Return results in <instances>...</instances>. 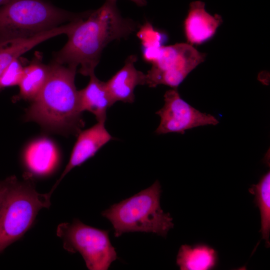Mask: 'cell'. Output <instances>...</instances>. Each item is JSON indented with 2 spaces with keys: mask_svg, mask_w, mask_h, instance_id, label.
Returning a JSON list of instances; mask_svg holds the SVG:
<instances>
[{
  "mask_svg": "<svg viewBox=\"0 0 270 270\" xmlns=\"http://www.w3.org/2000/svg\"><path fill=\"white\" fill-rule=\"evenodd\" d=\"M88 85L78 90L82 111H88L96 117L98 122L104 123L106 111L114 102L108 90L106 82L101 81L94 73L90 76Z\"/></svg>",
  "mask_w": 270,
  "mask_h": 270,
  "instance_id": "obj_13",
  "label": "cell"
},
{
  "mask_svg": "<svg viewBox=\"0 0 270 270\" xmlns=\"http://www.w3.org/2000/svg\"><path fill=\"white\" fill-rule=\"evenodd\" d=\"M216 251L205 244L182 245L178 250L176 263L181 270H208L216 266Z\"/></svg>",
  "mask_w": 270,
  "mask_h": 270,
  "instance_id": "obj_16",
  "label": "cell"
},
{
  "mask_svg": "<svg viewBox=\"0 0 270 270\" xmlns=\"http://www.w3.org/2000/svg\"><path fill=\"white\" fill-rule=\"evenodd\" d=\"M10 0H0V7L8 2Z\"/></svg>",
  "mask_w": 270,
  "mask_h": 270,
  "instance_id": "obj_21",
  "label": "cell"
},
{
  "mask_svg": "<svg viewBox=\"0 0 270 270\" xmlns=\"http://www.w3.org/2000/svg\"><path fill=\"white\" fill-rule=\"evenodd\" d=\"M137 60L134 54L128 56L124 66L106 82L108 92L114 103L118 101L134 102L135 88L138 85L146 84V74L134 67V64Z\"/></svg>",
  "mask_w": 270,
  "mask_h": 270,
  "instance_id": "obj_12",
  "label": "cell"
},
{
  "mask_svg": "<svg viewBox=\"0 0 270 270\" xmlns=\"http://www.w3.org/2000/svg\"><path fill=\"white\" fill-rule=\"evenodd\" d=\"M113 138L104 127V123L98 122L94 126L81 130L72 148L69 161L60 178L50 191L52 194L63 178L74 168L80 166L96 152Z\"/></svg>",
  "mask_w": 270,
  "mask_h": 270,
  "instance_id": "obj_9",
  "label": "cell"
},
{
  "mask_svg": "<svg viewBox=\"0 0 270 270\" xmlns=\"http://www.w3.org/2000/svg\"><path fill=\"white\" fill-rule=\"evenodd\" d=\"M51 195L38 192L29 174L0 181V253L24 236L40 209L50 207Z\"/></svg>",
  "mask_w": 270,
  "mask_h": 270,
  "instance_id": "obj_3",
  "label": "cell"
},
{
  "mask_svg": "<svg viewBox=\"0 0 270 270\" xmlns=\"http://www.w3.org/2000/svg\"><path fill=\"white\" fill-rule=\"evenodd\" d=\"M116 0H106L99 8L79 14L72 30L66 35L68 40L54 52L52 61L76 68L84 76L94 73L104 48L114 40L126 38L135 32L137 24L123 18Z\"/></svg>",
  "mask_w": 270,
  "mask_h": 270,
  "instance_id": "obj_1",
  "label": "cell"
},
{
  "mask_svg": "<svg viewBox=\"0 0 270 270\" xmlns=\"http://www.w3.org/2000/svg\"><path fill=\"white\" fill-rule=\"evenodd\" d=\"M108 233V230L89 226L77 219L72 223L60 224L56 230L64 248L70 252H79L90 270H108L118 258Z\"/></svg>",
  "mask_w": 270,
  "mask_h": 270,
  "instance_id": "obj_6",
  "label": "cell"
},
{
  "mask_svg": "<svg viewBox=\"0 0 270 270\" xmlns=\"http://www.w3.org/2000/svg\"><path fill=\"white\" fill-rule=\"evenodd\" d=\"M28 174L48 176L55 171L60 162V154L55 144L50 139L41 138L33 140L26 148L22 157Z\"/></svg>",
  "mask_w": 270,
  "mask_h": 270,
  "instance_id": "obj_11",
  "label": "cell"
},
{
  "mask_svg": "<svg viewBox=\"0 0 270 270\" xmlns=\"http://www.w3.org/2000/svg\"><path fill=\"white\" fill-rule=\"evenodd\" d=\"M130 0L133 2L137 6H143L146 4V0Z\"/></svg>",
  "mask_w": 270,
  "mask_h": 270,
  "instance_id": "obj_20",
  "label": "cell"
},
{
  "mask_svg": "<svg viewBox=\"0 0 270 270\" xmlns=\"http://www.w3.org/2000/svg\"><path fill=\"white\" fill-rule=\"evenodd\" d=\"M78 15L44 0H10L0 7V44L51 30Z\"/></svg>",
  "mask_w": 270,
  "mask_h": 270,
  "instance_id": "obj_5",
  "label": "cell"
},
{
  "mask_svg": "<svg viewBox=\"0 0 270 270\" xmlns=\"http://www.w3.org/2000/svg\"><path fill=\"white\" fill-rule=\"evenodd\" d=\"M161 192L157 180L148 188L103 211L102 214L112 223L114 236L144 232L166 236L174 223L170 214L164 213L160 207Z\"/></svg>",
  "mask_w": 270,
  "mask_h": 270,
  "instance_id": "obj_4",
  "label": "cell"
},
{
  "mask_svg": "<svg viewBox=\"0 0 270 270\" xmlns=\"http://www.w3.org/2000/svg\"><path fill=\"white\" fill-rule=\"evenodd\" d=\"M24 68L18 58L12 60L0 76V90L6 88L18 86L23 76Z\"/></svg>",
  "mask_w": 270,
  "mask_h": 270,
  "instance_id": "obj_19",
  "label": "cell"
},
{
  "mask_svg": "<svg viewBox=\"0 0 270 270\" xmlns=\"http://www.w3.org/2000/svg\"><path fill=\"white\" fill-rule=\"evenodd\" d=\"M70 30V25L64 24L30 38L15 40L0 44V76L14 60L45 40L60 34H66Z\"/></svg>",
  "mask_w": 270,
  "mask_h": 270,
  "instance_id": "obj_14",
  "label": "cell"
},
{
  "mask_svg": "<svg viewBox=\"0 0 270 270\" xmlns=\"http://www.w3.org/2000/svg\"><path fill=\"white\" fill-rule=\"evenodd\" d=\"M164 101L163 107L156 113L160 118L156 130L158 134H184L187 130L219 123L214 116L200 112L182 99L177 88L167 90L164 94Z\"/></svg>",
  "mask_w": 270,
  "mask_h": 270,
  "instance_id": "obj_8",
  "label": "cell"
},
{
  "mask_svg": "<svg viewBox=\"0 0 270 270\" xmlns=\"http://www.w3.org/2000/svg\"><path fill=\"white\" fill-rule=\"evenodd\" d=\"M137 36L141 40L142 48H158L164 46L168 38L165 34L155 30L148 22L140 28Z\"/></svg>",
  "mask_w": 270,
  "mask_h": 270,
  "instance_id": "obj_18",
  "label": "cell"
},
{
  "mask_svg": "<svg viewBox=\"0 0 270 270\" xmlns=\"http://www.w3.org/2000/svg\"><path fill=\"white\" fill-rule=\"evenodd\" d=\"M205 58V54L188 43L164 46L146 74V84L151 88L164 84L177 88Z\"/></svg>",
  "mask_w": 270,
  "mask_h": 270,
  "instance_id": "obj_7",
  "label": "cell"
},
{
  "mask_svg": "<svg viewBox=\"0 0 270 270\" xmlns=\"http://www.w3.org/2000/svg\"><path fill=\"white\" fill-rule=\"evenodd\" d=\"M44 88L26 110L24 119L46 130L64 135H78L84 122L75 86L76 68L52 61Z\"/></svg>",
  "mask_w": 270,
  "mask_h": 270,
  "instance_id": "obj_2",
  "label": "cell"
},
{
  "mask_svg": "<svg viewBox=\"0 0 270 270\" xmlns=\"http://www.w3.org/2000/svg\"><path fill=\"white\" fill-rule=\"evenodd\" d=\"M50 73V66L42 62L41 54L38 52L30 64L25 66L18 86L20 92L14 100L33 101L45 85Z\"/></svg>",
  "mask_w": 270,
  "mask_h": 270,
  "instance_id": "obj_15",
  "label": "cell"
},
{
  "mask_svg": "<svg viewBox=\"0 0 270 270\" xmlns=\"http://www.w3.org/2000/svg\"><path fill=\"white\" fill-rule=\"evenodd\" d=\"M250 192L254 196V202L258 207L261 218L262 238L270 245V172L268 170L256 184L252 185Z\"/></svg>",
  "mask_w": 270,
  "mask_h": 270,
  "instance_id": "obj_17",
  "label": "cell"
},
{
  "mask_svg": "<svg viewBox=\"0 0 270 270\" xmlns=\"http://www.w3.org/2000/svg\"><path fill=\"white\" fill-rule=\"evenodd\" d=\"M222 22L220 16L211 15L205 9L204 2L194 1L190 3L184 21L186 38L190 44H200L210 39Z\"/></svg>",
  "mask_w": 270,
  "mask_h": 270,
  "instance_id": "obj_10",
  "label": "cell"
}]
</instances>
